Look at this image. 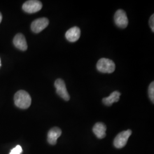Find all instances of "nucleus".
Returning a JSON list of instances; mask_svg holds the SVG:
<instances>
[{"instance_id":"6e6552de","label":"nucleus","mask_w":154,"mask_h":154,"mask_svg":"<svg viewBox=\"0 0 154 154\" xmlns=\"http://www.w3.org/2000/svg\"><path fill=\"white\" fill-rule=\"evenodd\" d=\"M81 36V30L77 26H74L69 29L65 34L67 41L70 42H74L78 41Z\"/></svg>"},{"instance_id":"f8f14e48","label":"nucleus","mask_w":154,"mask_h":154,"mask_svg":"<svg viewBox=\"0 0 154 154\" xmlns=\"http://www.w3.org/2000/svg\"><path fill=\"white\" fill-rule=\"evenodd\" d=\"M121 94L118 91H115L111 94L109 97L104 98L102 99V102L106 106H110L114 103L119 101Z\"/></svg>"},{"instance_id":"f3484780","label":"nucleus","mask_w":154,"mask_h":154,"mask_svg":"<svg viewBox=\"0 0 154 154\" xmlns=\"http://www.w3.org/2000/svg\"><path fill=\"white\" fill-rule=\"evenodd\" d=\"M0 66H1V60H0Z\"/></svg>"},{"instance_id":"f03ea898","label":"nucleus","mask_w":154,"mask_h":154,"mask_svg":"<svg viewBox=\"0 0 154 154\" xmlns=\"http://www.w3.org/2000/svg\"><path fill=\"white\" fill-rule=\"evenodd\" d=\"M97 69L103 73H112L116 70V64L110 59L103 58L97 62Z\"/></svg>"},{"instance_id":"1a4fd4ad","label":"nucleus","mask_w":154,"mask_h":154,"mask_svg":"<svg viewBox=\"0 0 154 154\" xmlns=\"http://www.w3.org/2000/svg\"><path fill=\"white\" fill-rule=\"evenodd\" d=\"M62 134L61 129L55 127L50 129L48 134V142L50 144L55 145L57 142V139Z\"/></svg>"},{"instance_id":"9d476101","label":"nucleus","mask_w":154,"mask_h":154,"mask_svg":"<svg viewBox=\"0 0 154 154\" xmlns=\"http://www.w3.org/2000/svg\"><path fill=\"white\" fill-rule=\"evenodd\" d=\"M13 44L18 49L25 51L28 49V45L25 36L21 33L17 34L13 39Z\"/></svg>"},{"instance_id":"dca6fc26","label":"nucleus","mask_w":154,"mask_h":154,"mask_svg":"<svg viewBox=\"0 0 154 154\" xmlns=\"http://www.w3.org/2000/svg\"><path fill=\"white\" fill-rule=\"evenodd\" d=\"M2 19V14H1V13H0V23L1 22Z\"/></svg>"},{"instance_id":"ddd939ff","label":"nucleus","mask_w":154,"mask_h":154,"mask_svg":"<svg viewBox=\"0 0 154 154\" xmlns=\"http://www.w3.org/2000/svg\"><path fill=\"white\" fill-rule=\"evenodd\" d=\"M149 95L152 102H154V82H152L149 88Z\"/></svg>"},{"instance_id":"4468645a","label":"nucleus","mask_w":154,"mask_h":154,"mask_svg":"<svg viewBox=\"0 0 154 154\" xmlns=\"http://www.w3.org/2000/svg\"><path fill=\"white\" fill-rule=\"evenodd\" d=\"M23 152L22 147L20 145H17L14 149H12L9 154H21Z\"/></svg>"},{"instance_id":"423d86ee","label":"nucleus","mask_w":154,"mask_h":154,"mask_svg":"<svg viewBox=\"0 0 154 154\" xmlns=\"http://www.w3.org/2000/svg\"><path fill=\"white\" fill-rule=\"evenodd\" d=\"M114 22L116 25L119 28L122 29L126 28L128 23V20L126 12L122 9L116 11L114 15Z\"/></svg>"},{"instance_id":"f257e3e1","label":"nucleus","mask_w":154,"mask_h":154,"mask_svg":"<svg viewBox=\"0 0 154 154\" xmlns=\"http://www.w3.org/2000/svg\"><path fill=\"white\" fill-rule=\"evenodd\" d=\"M14 103L18 108L26 109L32 103V98L28 92L25 90H19L14 97Z\"/></svg>"},{"instance_id":"9b49d317","label":"nucleus","mask_w":154,"mask_h":154,"mask_svg":"<svg viewBox=\"0 0 154 154\" xmlns=\"http://www.w3.org/2000/svg\"><path fill=\"white\" fill-rule=\"evenodd\" d=\"M107 127L104 123L101 122L97 123L93 127V131L95 136L99 139H103L106 135V131Z\"/></svg>"},{"instance_id":"20e7f679","label":"nucleus","mask_w":154,"mask_h":154,"mask_svg":"<svg viewBox=\"0 0 154 154\" xmlns=\"http://www.w3.org/2000/svg\"><path fill=\"white\" fill-rule=\"evenodd\" d=\"M54 86L56 88L57 94L63 99L66 101L70 100V97L67 90L66 84L62 79H57L54 83Z\"/></svg>"},{"instance_id":"2eb2a0df","label":"nucleus","mask_w":154,"mask_h":154,"mask_svg":"<svg viewBox=\"0 0 154 154\" xmlns=\"http://www.w3.org/2000/svg\"><path fill=\"white\" fill-rule=\"evenodd\" d=\"M149 26L152 32H154V14H152L149 18Z\"/></svg>"},{"instance_id":"39448f33","label":"nucleus","mask_w":154,"mask_h":154,"mask_svg":"<svg viewBox=\"0 0 154 154\" xmlns=\"http://www.w3.org/2000/svg\"><path fill=\"white\" fill-rule=\"evenodd\" d=\"M42 4L37 0H30L26 1L22 5V9L28 13H34L41 10Z\"/></svg>"},{"instance_id":"0eeeda50","label":"nucleus","mask_w":154,"mask_h":154,"mask_svg":"<svg viewBox=\"0 0 154 154\" xmlns=\"http://www.w3.org/2000/svg\"><path fill=\"white\" fill-rule=\"evenodd\" d=\"M49 23V21L47 18H39L32 23L31 29L34 33H40L48 26Z\"/></svg>"},{"instance_id":"7ed1b4c3","label":"nucleus","mask_w":154,"mask_h":154,"mask_svg":"<svg viewBox=\"0 0 154 154\" xmlns=\"http://www.w3.org/2000/svg\"><path fill=\"white\" fill-rule=\"evenodd\" d=\"M132 131L127 130L123 131L117 135L114 140V145L117 149H122L126 145L128 138L131 136Z\"/></svg>"}]
</instances>
